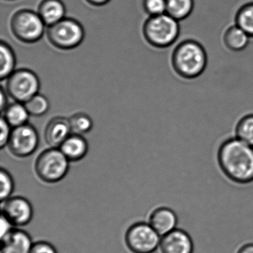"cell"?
Returning a JSON list of instances; mask_svg holds the SVG:
<instances>
[{
	"label": "cell",
	"instance_id": "1",
	"mask_svg": "<svg viewBox=\"0 0 253 253\" xmlns=\"http://www.w3.org/2000/svg\"><path fill=\"white\" fill-rule=\"evenodd\" d=\"M216 161L230 181L240 185L253 183V146L235 137L228 139L219 147Z\"/></svg>",
	"mask_w": 253,
	"mask_h": 253
},
{
	"label": "cell",
	"instance_id": "2",
	"mask_svg": "<svg viewBox=\"0 0 253 253\" xmlns=\"http://www.w3.org/2000/svg\"><path fill=\"white\" fill-rule=\"evenodd\" d=\"M171 66L185 79H194L204 73L207 55L204 47L196 41H185L171 51Z\"/></svg>",
	"mask_w": 253,
	"mask_h": 253
},
{
	"label": "cell",
	"instance_id": "3",
	"mask_svg": "<svg viewBox=\"0 0 253 253\" xmlns=\"http://www.w3.org/2000/svg\"><path fill=\"white\" fill-rule=\"evenodd\" d=\"M180 32V22L167 13L149 17L143 26L145 38L157 48L172 46L178 39Z\"/></svg>",
	"mask_w": 253,
	"mask_h": 253
},
{
	"label": "cell",
	"instance_id": "4",
	"mask_svg": "<svg viewBox=\"0 0 253 253\" xmlns=\"http://www.w3.org/2000/svg\"><path fill=\"white\" fill-rule=\"evenodd\" d=\"M69 162L60 148H50L38 156L35 163V171L42 181L57 183L68 174Z\"/></svg>",
	"mask_w": 253,
	"mask_h": 253
},
{
	"label": "cell",
	"instance_id": "5",
	"mask_svg": "<svg viewBox=\"0 0 253 253\" xmlns=\"http://www.w3.org/2000/svg\"><path fill=\"white\" fill-rule=\"evenodd\" d=\"M45 24L38 13L23 9L13 16L11 28L14 36L22 42L33 43L42 38Z\"/></svg>",
	"mask_w": 253,
	"mask_h": 253
},
{
	"label": "cell",
	"instance_id": "6",
	"mask_svg": "<svg viewBox=\"0 0 253 253\" xmlns=\"http://www.w3.org/2000/svg\"><path fill=\"white\" fill-rule=\"evenodd\" d=\"M48 38L54 46L69 50L78 47L84 41L85 32L82 25L71 18H64L48 26Z\"/></svg>",
	"mask_w": 253,
	"mask_h": 253
},
{
	"label": "cell",
	"instance_id": "7",
	"mask_svg": "<svg viewBox=\"0 0 253 253\" xmlns=\"http://www.w3.org/2000/svg\"><path fill=\"white\" fill-rule=\"evenodd\" d=\"M161 236L149 223L131 225L125 235L126 244L133 253H154L160 248Z\"/></svg>",
	"mask_w": 253,
	"mask_h": 253
},
{
	"label": "cell",
	"instance_id": "8",
	"mask_svg": "<svg viewBox=\"0 0 253 253\" xmlns=\"http://www.w3.org/2000/svg\"><path fill=\"white\" fill-rule=\"evenodd\" d=\"M7 79V92L17 102L26 103L38 94L41 85L39 78L29 69L14 71Z\"/></svg>",
	"mask_w": 253,
	"mask_h": 253
},
{
	"label": "cell",
	"instance_id": "9",
	"mask_svg": "<svg viewBox=\"0 0 253 253\" xmlns=\"http://www.w3.org/2000/svg\"><path fill=\"white\" fill-rule=\"evenodd\" d=\"M39 135L35 127L26 124L13 128L8 142V148L13 155L18 158L32 155L38 149Z\"/></svg>",
	"mask_w": 253,
	"mask_h": 253
},
{
	"label": "cell",
	"instance_id": "10",
	"mask_svg": "<svg viewBox=\"0 0 253 253\" xmlns=\"http://www.w3.org/2000/svg\"><path fill=\"white\" fill-rule=\"evenodd\" d=\"M2 215L13 226H24L30 223L34 216V210L29 200L23 197H11L2 202Z\"/></svg>",
	"mask_w": 253,
	"mask_h": 253
},
{
	"label": "cell",
	"instance_id": "11",
	"mask_svg": "<svg viewBox=\"0 0 253 253\" xmlns=\"http://www.w3.org/2000/svg\"><path fill=\"white\" fill-rule=\"evenodd\" d=\"M160 249L162 253H193V240L186 231L176 228L161 237Z\"/></svg>",
	"mask_w": 253,
	"mask_h": 253
},
{
	"label": "cell",
	"instance_id": "12",
	"mask_svg": "<svg viewBox=\"0 0 253 253\" xmlns=\"http://www.w3.org/2000/svg\"><path fill=\"white\" fill-rule=\"evenodd\" d=\"M34 244L26 231L13 229L2 238L1 253H30Z\"/></svg>",
	"mask_w": 253,
	"mask_h": 253
},
{
	"label": "cell",
	"instance_id": "13",
	"mask_svg": "<svg viewBox=\"0 0 253 253\" xmlns=\"http://www.w3.org/2000/svg\"><path fill=\"white\" fill-rule=\"evenodd\" d=\"M72 134L69 120L57 117L49 121L45 130V140L51 148H60Z\"/></svg>",
	"mask_w": 253,
	"mask_h": 253
},
{
	"label": "cell",
	"instance_id": "14",
	"mask_svg": "<svg viewBox=\"0 0 253 253\" xmlns=\"http://www.w3.org/2000/svg\"><path fill=\"white\" fill-rule=\"evenodd\" d=\"M177 214L168 207H159L152 211L149 217V224L161 237L169 233L177 228Z\"/></svg>",
	"mask_w": 253,
	"mask_h": 253
},
{
	"label": "cell",
	"instance_id": "15",
	"mask_svg": "<svg viewBox=\"0 0 253 253\" xmlns=\"http://www.w3.org/2000/svg\"><path fill=\"white\" fill-rule=\"evenodd\" d=\"M66 13V6L61 0H42L38 8V14L48 26L64 19Z\"/></svg>",
	"mask_w": 253,
	"mask_h": 253
},
{
	"label": "cell",
	"instance_id": "16",
	"mask_svg": "<svg viewBox=\"0 0 253 253\" xmlns=\"http://www.w3.org/2000/svg\"><path fill=\"white\" fill-rule=\"evenodd\" d=\"M60 149L69 161H79L88 152V143L81 134H72L63 142Z\"/></svg>",
	"mask_w": 253,
	"mask_h": 253
},
{
	"label": "cell",
	"instance_id": "17",
	"mask_svg": "<svg viewBox=\"0 0 253 253\" xmlns=\"http://www.w3.org/2000/svg\"><path fill=\"white\" fill-rule=\"evenodd\" d=\"M250 36L242 29L237 26L229 27L223 35V42L227 49L232 51H241L250 43Z\"/></svg>",
	"mask_w": 253,
	"mask_h": 253
},
{
	"label": "cell",
	"instance_id": "18",
	"mask_svg": "<svg viewBox=\"0 0 253 253\" xmlns=\"http://www.w3.org/2000/svg\"><path fill=\"white\" fill-rule=\"evenodd\" d=\"M3 112V118L12 128L27 124L30 116L24 103L20 102L8 105Z\"/></svg>",
	"mask_w": 253,
	"mask_h": 253
},
{
	"label": "cell",
	"instance_id": "19",
	"mask_svg": "<svg viewBox=\"0 0 253 253\" xmlns=\"http://www.w3.org/2000/svg\"><path fill=\"white\" fill-rule=\"evenodd\" d=\"M195 0H167V14L180 22L192 14Z\"/></svg>",
	"mask_w": 253,
	"mask_h": 253
},
{
	"label": "cell",
	"instance_id": "20",
	"mask_svg": "<svg viewBox=\"0 0 253 253\" xmlns=\"http://www.w3.org/2000/svg\"><path fill=\"white\" fill-rule=\"evenodd\" d=\"M0 78L2 81L8 78L16 66V57L14 51L6 42L2 41L0 44Z\"/></svg>",
	"mask_w": 253,
	"mask_h": 253
},
{
	"label": "cell",
	"instance_id": "21",
	"mask_svg": "<svg viewBox=\"0 0 253 253\" xmlns=\"http://www.w3.org/2000/svg\"><path fill=\"white\" fill-rule=\"evenodd\" d=\"M235 24L253 38V2L244 4L238 10Z\"/></svg>",
	"mask_w": 253,
	"mask_h": 253
},
{
	"label": "cell",
	"instance_id": "22",
	"mask_svg": "<svg viewBox=\"0 0 253 253\" xmlns=\"http://www.w3.org/2000/svg\"><path fill=\"white\" fill-rule=\"evenodd\" d=\"M235 137L253 147V115H248L238 123Z\"/></svg>",
	"mask_w": 253,
	"mask_h": 253
},
{
	"label": "cell",
	"instance_id": "23",
	"mask_svg": "<svg viewBox=\"0 0 253 253\" xmlns=\"http://www.w3.org/2000/svg\"><path fill=\"white\" fill-rule=\"evenodd\" d=\"M28 112L32 116L40 117L45 115L49 109V101L45 96L36 94L24 103Z\"/></svg>",
	"mask_w": 253,
	"mask_h": 253
},
{
	"label": "cell",
	"instance_id": "24",
	"mask_svg": "<svg viewBox=\"0 0 253 253\" xmlns=\"http://www.w3.org/2000/svg\"><path fill=\"white\" fill-rule=\"evenodd\" d=\"M71 128L74 134H81L89 132L93 127V121L88 115L78 113L69 119Z\"/></svg>",
	"mask_w": 253,
	"mask_h": 253
},
{
	"label": "cell",
	"instance_id": "25",
	"mask_svg": "<svg viewBox=\"0 0 253 253\" xmlns=\"http://www.w3.org/2000/svg\"><path fill=\"white\" fill-rule=\"evenodd\" d=\"M0 199L3 201L11 198L14 189V182L11 174L5 169H2L0 171Z\"/></svg>",
	"mask_w": 253,
	"mask_h": 253
},
{
	"label": "cell",
	"instance_id": "26",
	"mask_svg": "<svg viewBox=\"0 0 253 253\" xmlns=\"http://www.w3.org/2000/svg\"><path fill=\"white\" fill-rule=\"evenodd\" d=\"M143 5L150 17L167 13V0H143Z\"/></svg>",
	"mask_w": 253,
	"mask_h": 253
},
{
	"label": "cell",
	"instance_id": "27",
	"mask_svg": "<svg viewBox=\"0 0 253 253\" xmlns=\"http://www.w3.org/2000/svg\"><path fill=\"white\" fill-rule=\"evenodd\" d=\"M12 127L5 121L3 116L1 118V134H0V147H5L8 144L11 132H12Z\"/></svg>",
	"mask_w": 253,
	"mask_h": 253
},
{
	"label": "cell",
	"instance_id": "28",
	"mask_svg": "<svg viewBox=\"0 0 253 253\" xmlns=\"http://www.w3.org/2000/svg\"><path fill=\"white\" fill-rule=\"evenodd\" d=\"M30 253H57V252L55 247L50 243L39 241L34 244Z\"/></svg>",
	"mask_w": 253,
	"mask_h": 253
},
{
	"label": "cell",
	"instance_id": "29",
	"mask_svg": "<svg viewBox=\"0 0 253 253\" xmlns=\"http://www.w3.org/2000/svg\"><path fill=\"white\" fill-rule=\"evenodd\" d=\"M12 229L13 225L11 224V222L2 214V217H1V238L8 235Z\"/></svg>",
	"mask_w": 253,
	"mask_h": 253
},
{
	"label": "cell",
	"instance_id": "30",
	"mask_svg": "<svg viewBox=\"0 0 253 253\" xmlns=\"http://www.w3.org/2000/svg\"><path fill=\"white\" fill-rule=\"evenodd\" d=\"M0 97H1V104H0V108L2 112H4L7 106H8V99H7L6 93L4 91L3 88H1L0 91Z\"/></svg>",
	"mask_w": 253,
	"mask_h": 253
},
{
	"label": "cell",
	"instance_id": "31",
	"mask_svg": "<svg viewBox=\"0 0 253 253\" xmlns=\"http://www.w3.org/2000/svg\"><path fill=\"white\" fill-rule=\"evenodd\" d=\"M236 253H253V243H248L241 246Z\"/></svg>",
	"mask_w": 253,
	"mask_h": 253
},
{
	"label": "cell",
	"instance_id": "32",
	"mask_svg": "<svg viewBox=\"0 0 253 253\" xmlns=\"http://www.w3.org/2000/svg\"><path fill=\"white\" fill-rule=\"evenodd\" d=\"M87 2L95 6H102L109 3L111 0H85Z\"/></svg>",
	"mask_w": 253,
	"mask_h": 253
}]
</instances>
